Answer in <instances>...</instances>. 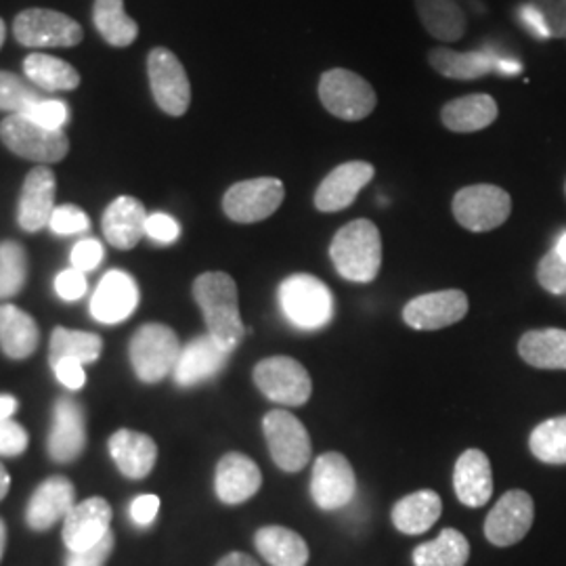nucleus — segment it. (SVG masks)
I'll list each match as a JSON object with an SVG mask.
<instances>
[{"label": "nucleus", "mask_w": 566, "mask_h": 566, "mask_svg": "<svg viewBox=\"0 0 566 566\" xmlns=\"http://www.w3.org/2000/svg\"><path fill=\"white\" fill-rule=\"evenodd\" d=\"M193 298L202 308L203 322L208 334L235 350L245 336L242 315H240V296L238 283L223 271H208L193 282Z\"/></svg>", "instance_id": "nucleus-1"}, {"label": "nucleus", "mask_w": 566, "mask_h": 566, "mask_svg": "<svg viewBox=\"0 0 566 566\" xmlns=\"http://www.w3.org/2000/svg\"><path fill=\"white\" fill-rule=\"evenodd\" d=\"M329 259L346 282H374L382 266V238L378 227L367 219L344 224L332 240Z\"/></svg>", "instance_id": "nucleus-2"}, {"label": "nucleus", "mask_w": 566, "mask_h": 566, "mask_svg": "<svg viewBox=\"0 0 566 566\" xmlns=\"http://www.w3.org/2000/svg\"><path fill=\"white\" fill-rule=\"evenodd\" d=\"M280 306L285 319L298 329H319L334 317V296L322 280L296 273L280 285Z\"/></svg>", "instance_id": "nucleus-3"}, {"label": "nucleus", "mask_w": 566, "mask_h": 566, "mask_svg": "<svg viewBox=\"0 0 566 566\" xmlns=\"http://www.w3.org/2000/svg\"><path fill=\"white\" fill-rule=\"evenodd\" d=\"M181 348L175 329L164 324H145L135 332L128 355L137 378L147 385H156L175 371Z\"/></svg>", "instance_id": "nucleus-4"}, {"label": "nucleus", "mask_w": 566, "mask_h": 566, "mask_svg": "<svg viewBox=\"0 0 566 566\" xmlns=\"http://www.w3.org/2000/svg\"><path fill=\"white\" fill-rule=\"evenodd\" d=\"M0 142L9 151L30 163H61L70 151L63 130L44 128L25 114H11L0 122Z\"/></svg>", "instance_id": "nucleus-5"}, {"label": "nucleus", "mask_w": 566, "mask_h": 566, "mask_svg": "<svg viewBox=\"0 0 566 566\" xmlns=\"http://www.w3.org/2000/svg\"><path fill=\"white\" fill-rule=\"evenodd\" d=\"M319 99L332 116L346 122L365 120L378 103L374 86L346 67H334L322 74Z\"/></svg>", "instance_id": "nucleus-6"}, {"label": "nucleus", "mask_w": 566, "mask_h": 566, "mask_svg": "<svg viewBox=\"0 0 566 566\" xmlns=\"http://www.w3.org/2000/svg\"><path fill=\"white\" fill-rule=\"evenodd\" d=\"M455 221L472 233H485L506 223L512 212V198L497 185H468L451 203Z\"/></svg>", "instance_id": "nucleus-7"}, {"label": "nucleus", "mask_w": 566, "mask_h": 566, "mask_svg": "<svg viewBox=\"0 0 566 566\" xmlns=\"http://www.w3.org/2000/svg\"><path fill=\"white\" fill-rule=\"evenodd\" d=\"M264 439L273 462L283 472H301L308 464L313 446L303 422L285 409H273L264 416Z\"/></svg>", "instance_id": "nucleus-8"}, {"label": "nucleus", "mask_w": 566, "mask_h": 566, "mask_svg": "<svg viewBox=\"0 0 566 566\" xmlns=\"http://www.w3.org/2000/svg\"><path fill=\"white\" fill-rule=\"evenodd\" d=\"M147 76L154 99L164 114L181 118L191 105V84L179 57L164 46H156L147 57Z\"/></svg>", "instance_id": "nucleus-9"}, {"label": "nucleus", "mask_w": 566, "mask_h": 566, "mask_svg": "<svg viewBox=\"0 0 566 566\" xmlns=\"http://www.w3.org/2000/svg\"><path fill=\"white\" fill-rule=\"evenodd\" d=\"M254 382L269 401L287 407H301L313 392V382L304 365L285 355L269 357L256 365Z\"/></svg>", "instance_id": "nucleus-10"}, {"label": "nucleus", "mask_w": 566, "mask_h": 566, "mask_svg": "<svg viewBox=\"0 0 566 566\" xmlns=\"http://www.w3.org/2000/svg\"><path fill=\"white\" fill-rule=\"evenodd\" d=\"M285 198V187L280 179L261 177L235 182L227 189L223 198L224 214L233 223H261L277 212Z\"/></svg>", "instance_id": "nucleus-11"}, {"label": "nucleus", "mask_w": 566, "mask_h": 566, "mask_svg": "<svg viewBox=\"0 0 566 566\" xmlns=\"http://www.w3.org/2000/svg\"><path fill=\"white\" fill-rule=\"evenodd\" d=\"M15 41L30 49L76 46L82 41L81 23L51 9H25L13 21Z\"/></svg>", "instance_id": "nucleus-12"}, {"label": "nucleus", "mask_w": 566, "mask_h": 566, "mask_svg": "<svg viewBox=\"0 0 566 566\" xmlns=\"http://www.w3.org/2000/svg\"><path fill=\"white\" fill-rule=\"evenodd\" d=\"M357 491V476L343 453L329 451L315 460L311 474V497L322 510L348 506Z\"/></svg>", "instance_id": "nucleus-13"}, {"label": "nucleus", "mask_w": 566, "mask_h": 566, "mask_svg": "<svg viewBox=\"0 0 566 566\" xmlns=\"http://www.w3.org/2000/svg\"><path fill=\"white\" fill-rule=\"evenodd\" d=\"M535 521L533 497L521 491H507L489 512L485 521V537L497 547L516 546L523 542Z\"/></svg>", "instance_id": "nucleus-14"}, {"label": "nucleus", "mask_w": 566, "mask_h": 566, "mask_svg": "<svg viewBox=\"0 0 566 566\" xmlns=\"http://www.w3.org/2000/svg\"><path fill=\"white\" fill-rule=\"evenodd\" d=\"M428 63L434 72L451 81H476L491 72L500 74H518L521 65L516 61L500 57L493 51H451L447 46H437L428 53Z\"/></svg>", "instance_id": "nucleus-15"}, {"label": "nucleus", "mask_w": 566, "mask_h": 566, "mask_svg": "<svg viewBox=\"0 0 566 566\" xmlns=\"http://www.w3.org/2000/svg\"><path fill=\"white\" fill-rule=\"evenodd\" d=\"M468 313V296L462 290H441L422 294L405 304V324L420 332L443 329L462 322Z\"/></svg>", "instance_id": "nucleus-16"}, {"label": "nucleus", "mask_w": 566, "mask_h": 566, "mask_svg": "<svg viewBox=\"0 0 566 566\" xmlns=\"http://www.w3.org/2000/svg\"><path fill=\"white\" fill-rule=\"evenodd\" d=\"M231 355L233 350L214 340L210 334L198 336L182 346L179 361L172 371L175 382L182 388L208 382L223 371Z\"/></svg>", "instance_id": "nucleus-17"}, {"label": "nucleus", "mask_w": 566, "mask_h": 566, "mask_svg": "<svg viewBox=\"0 0 566 566\" xmlns=\"http://www.w3.org/2000/svg\"><path fill=\"white\" fill-rule=\"evenodd\" d=\"M139 304L137 282L126 271H107L91 298V313L99 324L126 322Z\"/></svg>", "instance_id": "nucleus-18"}, {"label": "nucleus", "mask_w": 566, "mask_h": 566, "mask_svg": "<svg viewBox=\"0 0 566 566\" xmlns=\"http://www.w3.org/2000/svg\"><path fill=\"white\" fill-rule=\"evenodd\" d=\"M112 506L103 497H88L65 516L61 537L67 552H82L99 544L112 531Z\"/></svg>", "instance_id": "nucleus-19"}, {"label": "nucleus", "mask_w": 566, "mask_h": 566, "mask_svg": "<svg viewBox=\"0 0 566 566\" xmlns=\"http://www.w3.org/2000/svg\"><path fill=\"white\" fill-rule=\"evenodd\" d=\"M55 191L57 181L49 166H36L28 172L23 189H21L20 208H18V223L23 231L36 233L53 217L55 206Z\"/></svg>", "instance_id": "nucleus-20"}, {"label": "nucleus", "mask_w": 566, "mask_h": 566, "mask_svg": "<svg viewBox=\"0 0 566 566\" xmlns=\"http://www.w3.org/2000/svg\"><path fill=\"white\" fill-rule=\"evenodd\" d=\"M46 447L51 460L57 464H70L81 458L86 447V420L81 403L67 397L57 399Z\"/></svg>", "instance_id": "nucleus-21"}, {"label": "nucleus", "mask_w": 566, "mask_h": 566, "mask_svg": "<svg viewBox=\"0 0 566 566\" xmlns=\"http://www.w3.org/2000/svg\"><path fill=\"white\" fill-rule=\"evenodd\" d=\"M376 168L369 163H346L336 166L315 191V208L319 212H340L357 200L359 191L371 182Z\"/></svg>", "instance_id": "nucleus-22"}, {"label": "nucleus", "mask_w": 566, "mask_h": 566, "mask_svg": "<svg viewBox=\"0 0 566 566\" xmlns=\"http://www.w3.org/2000/svg\"><path fill=\"white\" fill-rule=\"evenodd\" d=\"M76 506V489L65 476H51L32 493L25 507V525L32 531H49L65 521Z\"/></svg>", "instance_id": "nucleus-23"}, {"label": "nucleus", "mask_w": 566, "mask_h": 566, "mask_svg": "<svg viewBox=\"0 0 566 566\" xmlns=\"http://www.w3.org/2000/svg\"><path fill=\"white\" fill-rule=\"evenodd\" d=\"M263 485L261 468L243 453H227L217 465L214 491L227 506H240Z\"/></svg>", "instance_id": "nucleus-24"}, {"label": "nucleus", "mask_w": 566, "mask_h": 566, "mask_svg": "<svg viewBox=\"0 0 566 566\" xmlns=\"http://www.w3.org/2000/svg\"><path fill=\"white\" fill-rule=\"evenodd\" d=\"M453 489L458 500L468 507H483L493 495L491 462L481 449H468L453 470Z\"/></svg>", "instance_id": "nucleus-25"}, {"label": "nucleus", "mask_w": 566, "mask_h": 566, "mask_svg": "<svg viewBox=\"0 0 566 566\" xmlns=\"http://www.w3.org/2000/svg\"><path fill=\"white\" fill-rule=\"evenodd\" d=\"M147 210L137 198L122 196L103 212V235L118 250H133L145 238Z\"/></svg>", "instance_id": "nucleus-26"}, {"label": "nucleus", "mask_w": 566, "mask_h": 566, "mask_svg": "<svg viewBox=\"0 0 566 566\" xmlns=\"http://www.w3.org/2000/svg\"><path fill=\"white\" fill-rule=\"evenodd\" d=\"M109 455L126 479L142 481L156 465L158 447L151 437L122 428L109 437Z\"/></svg>", "instance_id": "nucleus-27"}, {"label": "nucleus", "mask_w": 566, "mask_h": 566, "mask_svg": "<svg viewBox=\"0 0 566 566\" xmlns=\"http://www.w3.org/2000/svg\"><path fill=\"white\" fill-rule=\"evenodd\" d=\"M41 343L32 315L15 304H0V348L9 359H28Z\"/></svg>", "instance_id": "nucleus-28"}, {"label": "nucleus", "mask_w": 566, "mask_h": 566, "mask_svg": "<svg viewBox=\"0 0 566 566\" xmlns=\"http://www.w3.org/2000/svg\"><path fill=\"white\" fill-rule=\"evenodd\" d=\"M497 103L491 95H465L443 105L441 120L451 133H479L497 120Z\"/></svg>", "instance_id": "nucleus-29"}, {"label": "nucleus", "mask_w": 566, "mask_h": 566, "mask_svg": "<svg viewBox=\"0 0 566 566\" xmlns=\"http://www.w3.org/2000/svg\"><path fill=\"white\" fill-rule=\"evenodd\" d=\"M254 546L271 566H306L308 546L303 537L285 526H263L254 535Z\"/></svg>", "instance_id": "nucleus-30"}, {"label": "nucleus", "mask_w": 566, "mask_h": 566, "mask_svg": "<svg viewBox=\"0 0 566 566\" xmlns=\"http://www.w3.org/2000/svg\"><path fill=\"white\" fill-rule=\"evenodd\" d=\"M443 502L439 493L422 489L403 500H399L392 507V525L397 526L405 535H422L428 528L441 518Z\"/></svg>", "instance_id": "nucleus-31"}, {"label": "nucleus", "mask_w": 566, "mask_h": 566, "mask_svg": "<svg viewBox=\"0 0 566 566\" xmlns=\"http://www.w3.org/2000/svg\"><path fill=\"white\" fill-rule=\"evenodd\" d=\"M518 355L537 369H566V329L546 327L526 332L518 343Z\"/></svg>", "instance_id": "nucleus-32"}, {"label": "nucleus", "mask_w": 566, "mask_h": 566, "mask_svg": "<svg viewBox=\"0 0 566 566\" xmlns=\"http://www.w3.org/2000/svg\"><path fill=\"white\" fill-rule=\"evenodd\" d=\"M416 11L432 39L441 42L464 39L468 20L455 0H416Z\"/></svg>", "instance_id": "nucleus-33"}, {"label": "nucleus", "mask_w": 566, "mask_h": 566, "mask_svg": "<svg viewBox=\"0 0 566 566\" xmlns=\"http://www.w3.org/2000/svg\"><path fill=\"white\" fill-rule=\"evenodd\" d=\"M23 74L36 88L46 93L74 91L81 84V74L74 65L44 53L28 55L23 61Z\"/></svg>", "instance_id": "nucleus-34"}, {"label": "nucleus", "mask_w": 566, "mask_h": 566, "mask_svg": "<svg viewBox=\"0 0 566 566\" xmlns=\"http://www.w3.org/2000/svg\"><path fill=\"white\" fill-rule=\"evenodd\" d=\"M93 20L103 41L112 46H130L139 36V25L126 15L124 0H95Z\"/></svg>", "instance_id": "nucleus-35"}, {"label": "nucleus", "mask_w": 566, "mask_h": 566, "mask_svg": "<svg viewBox=\"0 0 566 566\" xmlns=\"http://www.w3.org/2000/svg\"><path fill=\"white\" fill-rule=\"evenodd\" d=\"M103 340L91 332H76L67 327H55L51 336L49 361L57 365L63 359H76L81 364H95L102 357Z\"/></svg>", "instance_id": "nucleus-36"}, {"label": "nucleus", "mask_w": 566, "mask_h": 566, "mask_svg": "<svg viewBox=\"0 0 566 566\" xmlns=\"http://www.w3.org/2000/svg\"><path fill=\"white\" fill-rule=\"evenodd\" d=\"M470 558V544L455 528H443L437 539L413 549L416 566H465Z\"/></svg>", "instance_id": "nucleus-37"}, {"label": "nucleus", "mask_w": 566, "mask_h": 566, "mask_svg": "<svg viewBox=\"0 0 566 566\" xmlns=\"http://www.w3.org/2000/svg\"><path fill=\"white\" fill-rule=\"evenodd\" d=\"M521 20L537 39H566V0H528Z\"/></svg>", "instance_id": "nucleus-38"}, {"label": "nucleus", "mask_w": 566, "mask_h": 566, "mask_svg": "<svg viewBox=\"0 0 566 566\" xmlns=\"http://www.w3.org/2000/svg\"><path fill=\"white\" fill-rule=\"evenodd\" d=\"M528 449L544 464H566V416L535 426L528 437Z\"/></svg>", "instance_id": "nucleus-39"}, {"label": "nucleus", "mask_w": 566, "mask_h": 566, "mask_svg": "<svg viewBox=\"0 0 566 566\" xmlns=\"http://www.w3.org/2000/svg\"><path fill=\"white\" fill-rule=\"evenodd\" d=\"M28 280V252L20 242L0 243V298L18 296Z\"/></svg>", "instance_id": "nucleus-40"}, {"label": "nucleus", "mask_w": 566, "mask_h": 566, "mask_svg": "<svg viewBox=\"0 0 566 566\" xmlns=\"http://www.w3.org/2000/svg\"><path fill=\"white\" fill-rule=\"evenodd\" d=\"M41 88L18 74L0 72V109L9 114H25L34 103L42 102Z\"/></svg>", "instance_id": "nucleus-41"}, {"label": "nucleus", "mask_w": 566, "mask_h": 566, "mask_svg": "<svg viewBox=\"0 0 566 566\" xmlns=\"http://www.w3.org/2000/svg\"><path fill=\"white\" fill-rule=\"evenodd\" d=\"M91 221L88 214L74 203H63L53 210V217L49 221V229L55 235H76L82 231H88Z\"/></svg>", "instance_id": "nucleus-42"}, {"label": "nucleus", "mask_w": 566, "mask_h": 566, "mask_svg": "<svg viewBox=\"0 0 566 566\" xmlns=\"http://www.w3.org/2000/svg\"><path fill=\"white\" fill-rule=\"evenodd\" d=\"M537 282L549 294H566V261L552 248L537 266Z\"/></svg>", "instance_id": "nucleus-43"}, {"label": "nucleus", "mask_w": 566, "mask_h": 566, "mask_svg": "<svg viewBox=\"0 0 566 566\" xmlns=\"http://www.w3.org/2000/svg\"><path fill=\"white\" fill-rule=\"evenodd\" d=\"M28 118H32L34 122H39L44 128H51V130H63V126L70 122V109L65 103L60 99H42V102L34 103L28 112H25Z\"/></svg>", "instance_id": "nucleus-44"}, {"label": "nucleus", "mask_w": 566, "mask_h": 566, "mask_svg": "<svg viewBox=\"0 0 566 566\" xmlns=\"http://www.w3.org/2000/svg\"><path fill=\"white\" fill-rule=\"evenodd\" d=\"M114 547H116V535L114 531H109L99 544L82 552H70V556L65 558V566H105Z\"/></svg>", "instance_id": "nucleus-45"}, {"label": "nucleus", "mask_w": 566, "mask_h": 566, "mask_svg": "<svg viewBox=\"0 0 566 566\" xmlns=\"http://www.w3.org/2000/svg\"><path fill=\"white\" fill-rule=\"evenodd\" d=\"M145 235L156 243L168 245V243H175L179 240L181 227H179V223H177L172 217H168V214H164V212H156V214H149V217H147Z\"/></svg>", "instance_id": "nucleus-46"}, {"label": "nucleus", "mask_w": 566, "mask_h": 566, "mask_svg": "<svg viewBox=\"0 0 566 566\" xmlns=\"http://www.w3.org/2000/svg\"><path fill=\"white\" fill-rule=\"evenodd\" d=\"M28 449V432L13 420H0V455L18 458Z\"/></svg>", "instance_id": "nucleus-47"}, {"label": "nucleus", "mask_w": 566, "mask_h": 566, "mask_svg": "<svg viewBox=\"0 0 566 566\" xmlns=\"http://www.w3.org/2000/svg\"><path fill=\"white\" fill-rule=\"evenodd\" d=\"M55 292L57 296L67 301V303H76L86 294V277L78 269H65L55 277Z\"/></svg>", "instance_id": "nucleus-48"}, {"label": "nucleus", "mask_w": 566, "mask_h": 566, "mask_svg": "<svg viewBox=\"0 0 566 566\" xmlns=\"http://www.w3.org/2000/svg\"><path fill=\"white\" fill-rule=\"evenodd\" d=\"M103 254H105L103 245L97 240H82V242L74 245L70 261H72L74 269L86 273V271H93L102 264Z\"/></svg>", "instance_id": "nucleus-49"}, {"label": "nucleus", "mask_w": 566, "mask_h": 566, "mask_svg": "<svg viewBox=\"0 0 566 566\" xmlns=\"http://www.w3.org/2000/svg\"><path fill=\"white\" fill-rule=\"evenodd\" d=\"M158 510H160L158 495H139L130 504V518L135 521V525L149 526L156 521Z\"/></svg>", "instance_id": "nucleus-50"}, {"label": "nucleus", "mask_w": 566, "mask_h": 566, "mask_svg": "<svg viewBox=\"0 0 566 566\" xmlns=\"http://www.w3.org/2000/svg\"><path fill=\"white\" fill-rule=\"evenodd\" d=\"M53 371L57 376L61 385L70 390H78L86 382V374H84V364L76 359H63L57 365H53Z\"/></svg>", "instance_id": "nucleus-51"}, {"label": "nucleus", "mask_w": 566, "mask_h": 566, "mask_svg": "<svg viewBox=\"0 0 566 566\" xmlns=\"http://www.w3.org/2000/svg\"><path fill=\"white\" fill-rule=\"evenodd\" d=\"M217 566H261L252 556H248V554H243V552H231V554H227L223 556L221 560H219V565Z\"/></svg>", "instance_id": "nucleus-52"}, {"label": "nucleus", "mask_w": 566, "mask_h": 566, "mask_svg": "<svg viewBox=\"0 0 566 566\" xmlns=\"http://www.w3.org/2000/svg\"><path fill=\"white\" fill-rule=\"evenodd\" d=\"M18 409H20V403L15 397L0 395V420H13Z\"/></svg>", "instance_id": "nucleus-53"}, {"label": "nucleus", "mask_w": 566, "mask_h": 566, "mask_svg": "<svg viewBox=\"0 0 566 566\" xmlns=\"http://www.w3.org/2000/svg\"><path fill=\"white\" fill-rule=\"evenodd\" d=\"M9 489H11V476H9V472H7V468L0 464V502L7 497V493H9Z\"/></svg>", "instance_id": "nucleus-54"}, {"label": "nucleus", "mask_w": 566, "mask_h": 566, "mask_svg": "<svg viewBox=\"0 0 566 566\" xmlns=\"http://www.w3.org/2000/svg\"><path fill=\"white\" fill-rule=\"evenodd\" d=\"M554 250L558 252V256H560L563 261H566V233H563V235L558 238V242L554 245Z\"/></svg>", "instance_id": "nucleus-55"}, {"label": "nucleus", "mask_w": 566, "mask_h": 566, "mask_svg": "<svg viewBox=\"0 0 566 566\" xmlns=\"http://www.w3.org/2000/svg\"><path fill=\"white\" fill-rule=\"evenodd\" d=\"M4 547H7V525H4V521L0 518V560H2Z\"/></svg>", "instance_id": "nucleus-56"}, {"label": "nucleus", "mask_w": 566, "mask_h": 566, "mask_svg": "<svg viewBox=\"0 0 566 566\" xmlns=\"http://www.w3.org/2000/svg\"><path fill=\"white\" fill-rule=\"evenodd\" d=\"M4 21L0 20V49H2V44H4Z\"/></svg>", "instance_id": "nucleus-57"}]
</instances>
